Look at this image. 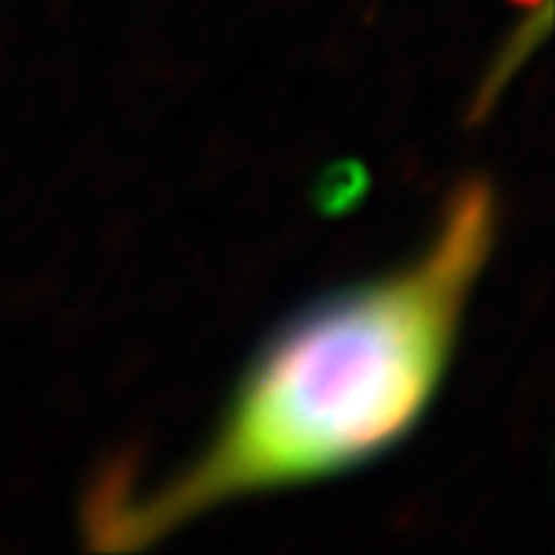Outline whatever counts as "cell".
Masks as SVG:
<instances>
[{"label":"cell","instance_id":"6da1fadb","mask_svg":"<svg viewBox=\"0 0 555 555\" xmlns=\"http://www.w3.org/2000/svg\"><path fill=\"white\" fill-rule=\"evenodd\" d=\"M499 234L494 180H457L409 258L275 324L204 446L163 481L101 476L82 502L88 547L144 551L221 506L330 481L404 446L446 386Z\"/></svg>","mask_w":555,"mask_h":555}]
</instances>
